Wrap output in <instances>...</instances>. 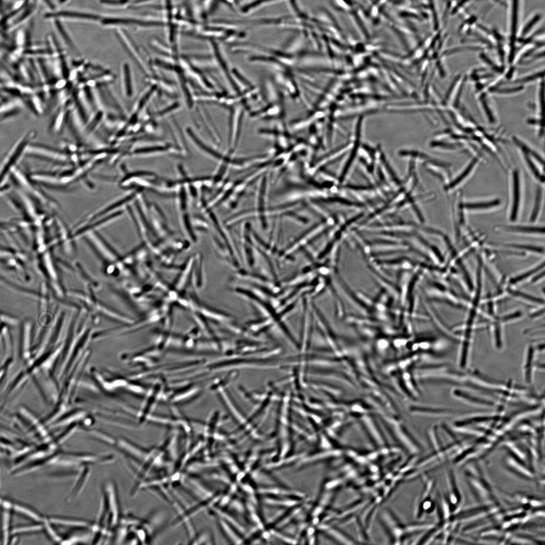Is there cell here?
I'll use <instances>...</instances> for the list:
<instances>
[{
  "mask_svg": "<svg viewBox=\"0 0 545 545\" xmlns=\"http://www.w3.org/2000/svg\"><path fill=\"white\" fill-rule=\"evenodd\" d=\"M33 131L25 133L12 146L7 154L0 164V194L5 189V182L9 175L16 166L21 160L23 155L26 154L27 148L35 136Z\"/></svg>",
  "mask_w": 545,
  "mask_h": 545,
  "instance_id": "6da1fadb",
  "label": "cell"
},
{
  "mask_svg": "<svg viewBox=\"0 0 545 545\" xmlns=\"http://www.w3.org/2000/svg\"><path fill=\"white\" fill-rule=\"evenodd\" d=\"M513 141L530 175L539 184H544L543 158L533 147L517 137L513 138Z\"/></svg>",
  "mask_w": 545,
  "mask_h": 545,
  "instance_id": "7a4b0ae2",
  "label": "cell"
},
{
  "mask_svg": "<svg viewBox=\"0 0 545 545\" xmlns=\"http://www.w3.org/2000/svg\"><path fill=\"white\" fill-rule=\"evenodd\" d=\"M510 195L508 207V218L511 223L515 222L518 219L522 197V183L521 171L519 168L514 167L510 173Z\"/></svg>",
  "mask_w": 545,
  "mask_h": 545,
  "instance_id": "3957f363",
  "label": "cell"
},
{
  "mask_svg": "<svg viewBox=\"0 0 545 545\" xmlns=\"http://www.w3.org/2000/svg\"><path fill=\"white\" fill-rule=\"evenodd\" d=\"M480 160V157L478 156L473 157L458 175L444 185L445 191L447 193L451 192L463 184L473 173Z\"/></svg>",
  "mask_w": 545,
  "mask_h": 545,
  "instance_id": "277c9868",
  "label": "cell"
},
{
  "mask_svg": "<svg viewBox=\"0 0 545 545\" xmlns=\"http://www.w3.org/2000/svg\"><path fill=\"white\" fill-rule=\"evenodd\" d=\"M496 230L505 233L525 236H544V227L533 225L508 224L496 227Z\"/></svg>",
  "mask_w": 545,
  "mask_h": 545,
  "instance_id": "5b68a950",
  "label": "cell"
},
{
  "mask_svg": "<svg viewBox=\"0 0 545 545\" xmlns=\"http://www.w3.org/2000/svg\"><path fill=\"white\" fill-rule=\"evenodd\" d=\"M452 207L453 226L457 239L461 235L462 228L465 225V213L466 211L463 206V200L462 194L458 191L454 198Z\"/></svg>",
  "mask_w": 545,
  "mask_h": 545,
  "instance_id": "8992f818",
  "label": "cell"
},
{
  "mask_svg": "<svg viewBox=\"0 0 545 545\" xmlns=\"http://www.w3.org/2000/svg\"><path fill=\"white\" fill-rule=\"evenodd\" d=\"M501 204L499 198H492L473 201H464L463 206L466 211H485L495 209Z\"/></svg>",
  "mask_w": 545,
  "mask_h": 545,
  "instance_id": "52a82bcc",
  "label": "cell"
},
{
  "mask_svg": "<svg viewBox=\"0 0 545 545\" xmlns=\"http://www.w3.org/2000/svg\"><path fill=\"white\" fill-rule=\"evenodd\" d=\"M48 521L50 523L59 525L81 528H91L92 530L94 526L86 521L70 518L51 517L48 518Z\"/></svg>",
  "mask_w": 545,
  "mask_h": 545,
  "instance_id": "ba28073f",
  "label": "cell"
},
{
  "mask_svg": "<svg viewBox=\"0 0 545 545\" xmlns=\"http://www.w3.org/2000/svg\"><path fill=\"white\" fill-rule=\"evenodd\" d=\"M542 184H539L536 190L532 208L529 216V222L532 224L536 222L541 211L544 195L543 185H542Z\"/></svg>",
  "mask_w": 545,
  "mask_h": 545,
  "instance_id": "9c48e42d",
  "label": "cell"
},
{
  "mask_svg": "<svg viewBox=\"0 0 545 545\" xmlns=\"http://www.w3.org/2000/svg\"><path fill=\"white\" fill-rule=\"evenodd\" d=\"M130 67L127 64L123 65L121 75V86L122 91L125 96L127 98L132 97L133 92L132 78L130 69Z\"/></svg>",
  "mask_w": 545,
  "mask_h": 545,
  "instance_id": "30bf717a",
  "label": "cell"
},
{
  "mask_svg": "<svg viewBox=\"0 0 545 545\" xmlns=\"http://www.w3.org/2000/svg\"><path fill=\"white\" fill-rule=\"evenodd\" d=\"M12 361L11 358H8L7 361H5V364H3L0 367V386L2 384L3 380L6 376L8 370Z\"/></svg>",
  "mask_w": 545,
  "mask_h": 545,
  "instance_id": "8fae6325",
  "label": "cell"
},
{
  "mask_svg": "<svg viewBox=\"0 0 545 545\" xmlns=\"http://www.w3.org/2000/svg\"><path fill=\"white\" fill-rule=\"evenodd\" d=\"M274 0H256L247 6H245L244 10L245 11H249L253 9H255L258 6L263 5L265 3H268L269 2L274 1Z\"/></svg>",
  "mask_w": 545,
  "mask_h": 545,
  "instance_id": "7c38bea8",
  "label": "cell"
}]
</instances>
